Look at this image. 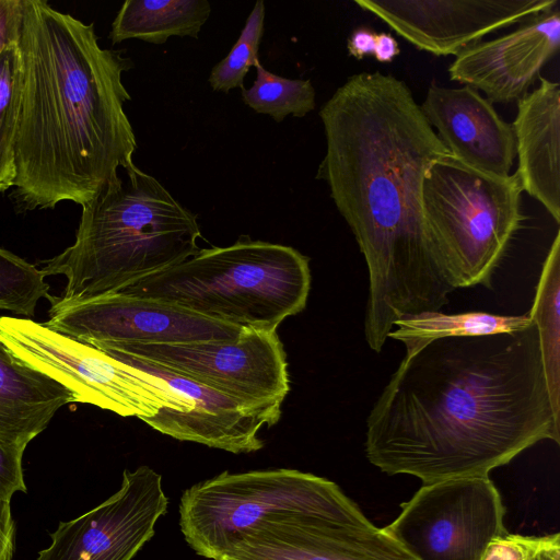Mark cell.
<instances>
[{
    "instance_id": "603a6c76",
    "label": "cell",
    "mask_w": 560,
    "mask_h": 560,
    "mask_svg": "<svg viewBox=\"0 0 560 560\" xmlns=\"http://www.w3.org/2000/svg\"><path fill=\"white\" fill-rule=\"evenodd\" d=\"M256 79L242 90V101L258 114L269 115L276 122L288 116L304 117L315 108V89L310 80L288 79L255 66Z\"/></svg>"
},
{
    "instance_id": "9a60e30c",
    "label": "cell",
    "mask_w": 560,
    "mask_h": 560,
    "mask_svg": "<svg viewBox=\"0 0 560 560\" xmlns=\"http://www.w3.org/2000/svg\"><path fill=\"white\" fill-rule=\"evenodd\" d=\"M214 560H417L383 528L315 515L260 523Z\"/></svg>"
},
{
    "instance_id": "83f0119b",
    "label": "cell",
    "mask_w": 560,
    "mask_h": 560,
    "mask_svg": "<svg viewBox=\"0 0 560 560\" xmlns=\"http://www.w3.org/2000/svg\"><path fill=\"white\" fill-rule=\"evenodd\" d=\"M539 537L504 534L486 548L481 560H530Z\"/></svg>"
},
{
    "instance_id": "3957f363",
    "label": "cell",
    "mask_w": 560,
    "mask_h": 560,
    "mask_svg": "<svg viewBox=\"0 0 560 560\" xmlns=\"http://www.w3.org/2000/svg\"><path fill=\"white\" fill-rule=\"evenodd\" d=\"M22 90L13 198L24 210L81 207L135 166L138 148L122 83L133 67L102 48L93 23L46 1L21 0Z\"/></svg>"
},
{
    "instance_id": "7a4b0ae2",
    "label": "cell",
    "mask_w": 560,
    "mask_h": 560,
    "mask_svg": "<svg viewBox=\"0 0 560 560\" xmlns=\"http://www.w3.org/2000/svg\"><path fill=\"white\" fill-rule=\"evenodd\" d=\"M560 442L535 324L442 338L406 354L366 419L365 455L423 485L489 477L542 441Z\"/></svg>"
},
{
    "instance_id": "cb8c5ba5",
    "label": "cell",
    "mask_w": 560,
    "mask_h": 560,
    "mask_svg": "<svg viewBox=\"0 0 560 560\" xmlns=\"http://www.w3.org/2000/svg\"><path fill=\"white\" fill-rule=\"evenodd\" d=\"M22 60L14 43L0 51V194L14 186Z\"/></svg>"
},
{
    "instance_id": "ffe728a7",
    "label": "cell",
    "mask_w": 560,
    "mask_h": 560,
    "mask_svg": "<svg viewBox=\"0 0 560 560\" xmlns=\"http://www.w3.org/2000/svg\"><path fill=\"white\" fill-rule=\"evenodd\" d=\"M207 0H127L112 24L113 44L137 38L163 45L172 36L198 38L209 19Z\"/></svg>"
},
{
    "instance_id": "484cf974",
    "label": "cell",
    "mask_w": 560,
    "mask_h": 560,
    "mask_svg": "<svg viewBox=\"0 0 560 560\" xmlns=\"http://www.w3.org/2000/svg\"><path fill=\"white\" fill-rule=\"evenodd\" d=\"M264 21L265 3L258 0L229 55L212 68L209 75L212 90L228 93L233 89L244 88V78L249 68L259 62L258 51L264 34Z\"/></svg>"
},
{
    "instance_id": "52a82bcc",
    "label": "cell",
    "mask_w": 560,
    "mask_h": 560,
    "mask_svg": "<svg viewBox=\"0 0 560 560\" xmlns=\"http://www.w3.org/2000/svg\"><path fill=\"white\" fill-rule=\"evenodd\" d=\"M296 515L371 524L335 482L288 468L223 471L185 490L179 502V526L186 542L211 560L260 523Z\"/></svg>"
},
{
    "instance_id": "30bf717a",
    "label": "cell",
    "mask_w": 560,
    "mask_h": 560,
    "mask_svg": "<svg viewBox=\"0 0 560 560\" xmlns=\"http://www.w3.org/2000/svg\"><path fill=\"white\" fill-rule=\"evenodd\" d=\"M96 349L154 363L253 406L281 407L290 388L287 354L277 330L246 327L234 340L114 343Z\"/></svg>"
},
{
    "instance_id": "e0dca14e",
    "label": "cell",
    "mask_w": 560,
    "mask_h": 560,
    "mask_svg": "<svg viewBox=\"0 0 560 560\" xmlns=\"http://www.w3.org/2000/svg\"><path fill=\"white\" fill-rule=\"evenodd\" d=\"M420 108L451 155L489 174L511 175L516 158L512 124L477 90L432 83Z\"/></svg>"
},
{
    "instance_id": "8992f818",
    "label": "cell",
    "mask_w": 560,
    "mask_h": 560,
    "mask_svg": "<svg viewBox=\"0 0 560 560\" xmlns=\"http://www.w3.org/2000/svg\"><path fill=\"white\" fill-rule=\"evenodd\" d=\"M520 176L501 177L453 155L434 160L421 186L430 240L456 289L491 285L494 270L525 217Z\"/></svg>"
},
{
    "instance_id": "ac0fdd59",
    "label": "cell",
    "mask_w": 560,
    "mask_h": 560,
    "mask_svg": "<svg viewBox=\"0 0 560 560\" xmlns=\"http://www.w3.org/2000/svg\"><path fill=\"white\" fill-rule=\"evenodd\" d=\"M539 85L517 101L512 124L517 175L523 191L560 223V85L539 77Z\"/></svg>"
},
{
    "instance_id": "ba28073f",
    "label": "cell",
    "mask_w": 560,
    "mask_h": 560,
    "mask_svg": "<svg viewBox=\"0 0 560 560\" xmlns=\"http://www.w3.org/2000/svg\"><path fill=\"white\" fill-rule=\"evenodd\" d=\"M0 340L16 359L72 392L75 402L140 419L162 408L187 412L194 407L162 378L32 319L1 316Z\"/></svg>"
},
{
    "instance_id": "2e32d148",
    "label": "cell",
    "mask_w": 560,
    "mask_h": 560,
    "mask_svg": "<svg viewBox=\"0 0 560 560\" xmlns=\"http://www.w3.org/2000/svg\"><path fill=\"white\" fill-rule=\"evenodd\" d=\"M560 47V11L532 15L500 37L479 40L456 55L451 80L482 91L491 103L517 102Z\"/></svg>"
},
{
    "instance_id": "8fae6325",
    "label": "cell",
    "mask_w": 560,
    "mask_h": 560,
    "mask_svg": "<svg viewBox=\"0 0 560 560\" xmlns=\"http://www.w3.org/2000/svg\"><path fill=\"white\" fill-rule=\"evenodd\" d=\"M44 326L95 348L114 343L178 345L234 340L246 327L180 306L120 292L86 300L51 296Z\"/></svg>"
},
{
    "instance_id": "5b68a950",
    "label": "cell",
    "mask_w": 560,
    "mask_h": 560,
    "mask_svg": "<svg viewBox=\"0 0 560 560\" xmlns=\"http://www.w3.org/2000/svg\"><path fill=\"white\" fill-rule=\"evenodd\" d=\"M310 290L306 256L291 246L241 236L225 247L201 248L118 292L240 327L277 330L305 308Z\"/></svg>"
},
{
    "instance_id": "1f68e13d",
    "label": "cell",
    "mask_w": 560,
    "mask_h": 560,
    "mask_svg": "<svg viewBox=\"0 0 560 560\" xmlns=\"http://www.w3.org/2000/svg\"><path fill=\"white\" fill-rule=\"evenodd\" d=\"M399 52L398 43L392 34L376 33L373 56L378 62H392Z\"/></svg>"
},
{
    "instance_id": "d6a6232c",
    "label": "cell",
    "mask_w": 560,
    "mask_h": 560,
    "mask_svg": "<svg viewBox=\"0 0 560 560\" xmlns=\"http://www.w3.org/2000/svg\"><path fill=\"white\" fill-rule=\"evenodd\" d=\"M530 560H560V535L556 533L539 537Z\"/></svg>"
},
{
    "instance_id": "f546056e",
    "label": "cell",
    "mask_w": 560,
    "mask_h": 560,
    "mask_svg": "<svg viewBox=\"0 0 560 560\" xmlns=\"http://www.w3.org/2000/svg\"><path fill=\"white\" fill-rule=\"evenodd\" d=\"M11 499L0 495V560H11L15 545V523L11 514Z\"/></svg>"
},
{
    "instance_id": "d6986e66",
    "label": "cell",
    "mask_w": 560,
    "mask_h": 560,
    "mask_svg": "<svg viewBox=\"0 0 560 560\" xmlns=\"http://www.w3.org/2000/svg\"><path fill=\"white\" fill-rule=\"evenodd\" d=\"M69 402H75L72 392L16 359L0 340V442L26 447Z\"/></svg>"
},
{
    "instance_id": "7402d4cb",
    "label": "cell",
    "mask_w": 560,
    "mask_h": 560,
    "mask_svg": "<svg viewBox=\"0 0 560 560\" xmlns=\"http://www.w3.org/2000/svg\"><path fill=\"white\" fill-rule=\"evenodd\" d=\"M560 233L557 232L542 264L528 315L536 326L547 392L560 420Z\"/></svg>"
},
{
    "instance_id": "44dd1931",
    "label": "cell",
    "mask_w": 560,
    "mask_h": 560,
    "mask_svg": "<svg viewBox=\"0 0 560 560\" xmlns=\"http://www.w3.org/2000/svg\"><path fill=\"white\" fill-rule=\"evenodd\" d=\"M532 325L528 313L506 316L486 312L444 314L435 311L400 318L388 337L402 342L406 354H409L442 338L514 332Z\"/></svg>"
},
{
    "instance_id": "5bb4252c",
    "label": "cell",
    "mask_w": 560,
    "mask_h": 560,
    "mask_svg": "<svg viewBox=\"0 0 560 560\" xmlns=\"http://www.w3.org/2000/svg\"><path fill=\"white\" fill-rule=\"evenodd\" d=\"M165 381L171 388L194 401L187 412L162 408L155 416L142 418L148 425L179 441L195 442L234 454L264 447L262 428L276 424L281 407H258L220 393L197 381L154 363L122 353H106Z\"/></svg>"
},
{
    "instance_id": "9c48e42d",
    "label": "cell",
    "mask_w": 560,
    "mask_h": 560,
    "mask_svg": "<svg viewBox=\"0 0 560 560\" xmlns=\"http://www.w3.org/2000/svg\"><path fill=\"white\" fill-rule=\"evenodd\" d=\"M503 516L489 477H463L423 485L383 529L417 560H481Z\"/></svg>"
},
{
    "instance_id": "277c9868",
    "label": "cell",
    "mask_w": 560,
    "mask_h": 560,
    "mask_svg": "<svg viewBox=\"0 0 560 560\" xmlns=\"http://www.w3.org/2000/svg\"><path fill=\"white\" fill-rule=\"evenodd\" d=\"M82 207L74 243L42 261L67 279L65 300L118 292L172 268L201 249L197 215L136 165Z\"/></svg>"
},
{
    "instance_id": "4316f807",
    "label": "cell",
    "mask_w": 560,
    "mask_h": 560,
    "mask_svg": "<svg viewBox=\"0 0 560 560\" xmlns=\"http://www.w3.org/2000/svg\"><path fill=\"white\" fill-rule=\"evenodd\" d=\"M26 447L0 442V495L11 499L18 492H26L22 456Z\"/></svg>"
},
{
    "instance_id": "6da1fadb",
    "label": "cell",
    "mask_w": 560,
    "mask_h": 560,
    "mask_svg": "<svg viewBox=\"0 0 560 560\" xmlns=\"http://www.w3.org/2000/svg\"><path fill=\"white\" fill-rule=\"evenodd\" d=\"M319 117L326 153L316 178L327 183L364 256V336L381 352L397 320L440 311L455 290L421 207L427 170L450 152L407 84L390 74L349 77Z\"/></svg>"
},
{
    "instance_id": "d4e9b609",
    "label": "cell",
    "mask_w": 560,
    "mask_h": 560,
    "mask_svg": "<svg viewBox=\"0 0 560 560\" xmlns=\"http://www.w3.org/2000/svg\"><path fill=\"white\" fill-rule=\"evenodd\" d=\"M43 298H51L43 271L0 248V310L33 316L37 302Z\"/></svg>"
},
{
    "instance_id": "4fadbf2b",
    "label": "cell",
    "mask_w": 560,
    "mask_h": 560,
    "mask_svg": "<svg viewBox=\"0 0 560 560\" xmlns=\"http://www.w3.org/2000/svg\"><path fill=\"white\" fill-rule=\"evenodd\" d=\"M418 49L457 55L489 33L557 8L558 0H354Z\"/></svg>"
},
{
    "instance_id": "f1b7e54d",
    "label": "cell",
    "mask_w": 560,
    "mask_h": 560,
    "mask_svg": "<svg viewBox=\"0 0 560 560\" xmlns=\"http://www.w3.org/2000/svg\"><path fill=\"white\" fill-rule=\"evenodd\" d=\"M21 24V0H0V51L18 43Z\"/></svg>"
},
{
    "instance_id": "4dcf8cb0",
    "label": "cell",
    "mask_w": 560,
    "mask_h": 560,
    "mask_svg": "<svg viewBox=\"0 0 560 560\" xmlns=\"http://www.w3.org/2000/svg\"><path fill=\"white\" fill-rule=\"evenodd\" d=\"M376 33L366 26L352 31L347 40V48L351 56L362 59L374 54Z\"/></svg>"
},
{
    "instance_id": "7c38bea8",
    "label": "cell",
    "mask_w": 560,
    "mask_h": 560,
    "mask_svg": "<svg viewBox=\"0 0 560 560\" xmlns=\"http://www.w3.org/2000/svg\"><path fill=\"white\" fill-rule=\"evenodd\" d=\"M162 476L148 466L125 470L120 489L90 512L61 522L37 560H131L167 511Z\"/></svg>"
}]
</instances>
